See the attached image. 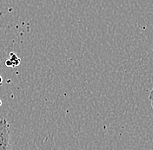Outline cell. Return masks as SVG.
<instances>
[{
    "label": "cell",
    "instance_id": "cell-1",
    "mask_svg": "<svg viewBox=\"0 0 153 150\" xmlns=\"http://www.w3.org/2000/svg\"><path fill=\"white\" fill-rule=\"evenodd\" d=\"M0 150H12L10 124L5 118L0 119Z\"/></svg>",
    "mask_w": 153,
    "mask_h": 150
},
{
    "label": "cell",
    "instance_id": "cell-2",
    "mask_svg": "<svg viewBox=\"0 0 153 150\" xmlns=\"http://www.w3.org/2000/svg\"><path fill=\"white\" fill-rule=\"evenodd\" d=\"M20 64V59L17 56L16 54H14L13 52L10 53V57L7 59V61L5 62V64L9 67H16Z\"/></svg>",
    "mask_w": 153,
    "mask_h": 150
},
{
    "label": "cell",
    "instance_id": "cell-3",
    "mask_svg": "<svg viewBox=\"0 0 153 150\" xmlns=\"http://www.w3.org/2000/svg\"><path fill=\"white\" fill-rule=\"evenodd\" d=\"M149 100H150V102H151V101H153V87L152 89L151 90V92H150V94H149Z\"/></svg>",
    "mask_w": 153,
    "mask_h": 150
},
{
    "label": "cell",
    "instance_id": "cell-4",
    "mask_svg": "<svg viewBox=\"0 0 153 150\" xmlns=\"http://www.w3.org/2000/svg\"><path fill=\"white\" fill-rule=\"evenodd\" d=\"M2 83H3V78H2V76L0 75V84H2Z\"/></svg>",
    "mask_w": 153,
    "mask_h": 150
},
{
    "label": "cell",
    "instance_id": "cell-5",
    "mask_svg": "<svg viewBox=\"0 0 153 150\" xmlns=\"http://www.w3.org/2000/svg\"><path fill=\"white\" fill-rule=\"evenodd\" d=\"M151 106H152V109L153 110V101H151Z\"/></svg>",
    "mask_w": 153,
    "mask_h": 150
},
{
    "label": "cell",
    "instance_id": "cell-6",
    "mask_svg": "<svg viewBox=\"0 0 153 150\" xmlns=\"http://www.w3.org/2000/svg\"><path fill=\"white\" fill-rule=\"evenodd\" d=\"M1 105H2V101L0 100V106H1Z\"/></svg>",
    "mask_w": 153,
    "mask_h": 150
}]
</instances>
